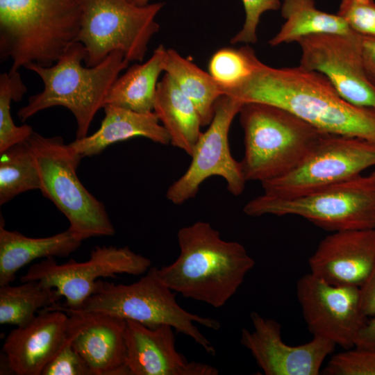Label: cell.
Returning a JSON list of instances; mask_svg holds the SVG:
<instances>
[{"label":"cell","mask_w":375,"mask_h":375,"mask_svg":"<svg viewBox=\"0 0 375 375\" xmlns=\"http://www.w3.org/2000/svg\"><path fill=\"white\" fill-rule=\"evenodd\" d=\"M0 154V205L23 192L40 189L38 169L27 140Z\"/></svg>","instance_id":"cell-27"},{"label":"cell","mask_w":375,"mask_h":375,"mask_svg":"<svg viewBox=\"0 0 375 375\" xmlns=\"http://www.w3.org/2000/svg\"><path fill=\"white\" fill-rule=\"evenodd\" d=\"M281 10L285 22L278 33L269 41L272 47L297 42L303 37L313 34L351 35L356 33L338 14L318 10L314 0H283Z\"/></svg>","instance_id":"cell-24"},{"label":"cell","mask_w":375,"mask_h":375,"mask_svg":"<svg viewBox=\"0 0 375 375\" xmlns=\"http://www.w3.org/2000/svg\"><path fill=\"white\" fill-rule=\"evenodd\" d=\"M224 95L243 103L276 106L324 132L375 143V108L350 103L323 74L299 65L274 68L262 62L247 81Z\"/></svg>","instance_id":"cell-1"},{"label":"cell","mask_w":375,"mask_h":375,"mask_svg":"<svg viewBox=\"0 0 375 375\" xmlns=\"http://www.w3.org/2000/svg\"><path fill=\"white\" fill-rule=\"evenodd\" d=\"M72 340L44 367L41 375H93L72 345Z\"/></svg>","instance_id":"cell-33"},{"label":"cell","mask_w":375,"mask_h":375,"mask_svg":"<svg viewBox=\"0 0 375 375\" xmlns=\"http://www.w3.org/2000/svg\"><path fill=\"white\" fill-rule=\"evenodd\" d=\"M243 212L250 217L299 216L332 232L375 228V178L360 175L289 199L262 194L248 201Z\"/></svg>","instance_id":"cell-8"},{"label":"cell","mask_w":375,"mask_h":375,"mask_svg":"<svg viewBox=\"0 0 375 375\" xmlns=\"http://www.w3.org/2000/svg\"><path fill=\"white\" fill-rule=\"evenodd\" d=\"M297 42L302 52L299 66L323 74L350 103L375 108V86L362 65L360 34H313Z\"/></svg>","instance_id":"cell-14"},{"label":"cell","mask_w":375,"mask_h":375,"mask_svg":"<svg viewBox=\"0 0 375 375\" xmlns=\"http://www.w3.org/2000/svg\"><path fill=\"white\" fill-rule=\"evenodd\" d=\"M19 285L0 286V324L22 327L30 323L40 310L58 302L61 297L55 289L38 281L21 282Z\"/></svg>","instance_id":"cell-26"},{"label":"cell","mask_w":375,"mask_h":375,"mask_svg":"<svg viewBox=\"0 0 375 375\" xmlns=\"http://www.w3.org/2000/svg\"><path fill=\"white\" fill-rule=\"evenodd\" d=\"M82 21L81 0H0V58L10 71L29 63L49 67L75 42Z\"/></svg>","instance_id":"cell-3"},{"label":"cell","mask_w":375,"mask_h":375,"mask_svg":"<svg viewBox=\"0 0 375 375\" xmlns=\"http://www.w3.org/2000/svg\"><path fill=\"white\" fill-rule=\"evenodd\" d=\"M242 104L228 95L217 99L213 118L197 142L188 168L167 190L166 197L170 202L181 205L194 198L200 185L215 176L224 178L231 194L238 196L244 192L247 181L240 162L233 157L228 142L231 124Z\"/></svg>","instance_id":"cell-12"},{"label":"cell","mask_w":375,"mask_h":375,"mask_svg":"<svg viewBox=\"0 0 375 375\" xmlns=\"http://www.w3.org/2000/svg\"><path fill=\"white\" fill-rule=\"evenodd\" d=\"M174 329L167 325L149 328L126 320L128 375H217L212 365L188 360L176 349Z\"/></svg>","instance_id":"cell-18"},{"label":"cell","mask_w":375,"mask_h":375,"mask_svg":"<svg viewBox=\"0 0 375 375\" xmlns=\"http://www.w3.org/2000/svg\"><path fill=\"white\" fill-rule=\"evenodd\" d=\"M326 375H375V349L353 347L333 355L322 370Z\"/></svg>","instance_id":"cell-30"},{"label":"cell","mask_w":375,"mask_h":375,"mask_svg":"<svg viewBox=\"0 0 375 375\" xmlns=\"http://www.w3.org/2000/svg\"><path fill=\"white\" fill-rule=\"evenodd\" d=\"M297 297L309 331L345 349L354 347L369 319L362 310L360 288L329 284L310 272L297 283Z\"/></svg>","instance_id":"cell-13"},{"label":"cell","mask_w":375,"mask_h":375,"mask_svg":"<svg viewBox=\"0 0 375 375\" xmlns=\"http://www.w3.org/2000/svg\"><path fill=\"white\" fill-rule=\"evenodd\" d=\"M308 265L312 274L329 284L360 288L375 265V228L333 232Z\"/></svg>","instance_id":"cell-17"},{"label":"cell","mask_w":375,"mask_h":375,"mask_svg":"<svg viewBox=\"0 0 375 375\" xmlns=\"http://www.w3.org/2000/svg\"><path fill=\"white\" fill-rule=\"evenodd\" d=\"M360 305L369 318L375 315V265L367 280L360 288Z\"/></svg>","instance_id":"cell-34"},{"label":"cell","mask_w":375,"mask_h":375,"mask_svg":"<svg viewBox=\"0 0 375 375\" xmlns=\"http://www.w3.org/2000/svg\"><path fill=\"white\" fill-rule=\"evenodd\" d=\"M354 347L362 349H375V315L369 318L360 330Z\"/></svg>","instance_id":"cell-36"},{"label":"cell","mask_w":375,"mask_h":375,"mask_svg":"<svg viewBox=\"0 0 375 375\" xmlns=\"http://www.w3.org/2000/svg\"><path fill=\"white\" fill-rule=\"evenodd\" d=\"M131 3L140 6H144L147 4H149V0H129Z\"/></svg>","instance_id":"cell-37"},{"label":"cell","mask_w":375,"mask_h":375,"mask_svg":"<svg viewBox=\"0 0 375 375\" xmlns=\"http://www.w3.org/2000/svg\"><path fill=\"white\" fill-rule=\"evenodd\" d=\"M374 165L375 143L327 133L294 169L261 183L262 194L276 199L302 196L358 176Z\"/></svg>","instance_id":"cell-10"},{"label":"cell","mask_w":375,"mask_h":375,"mask_svg":"<svg viewBox=\"0 0 375 375\" xmlns=\"http://www.w3.org/2000/svg\"><path fill=\"white\" fill-rule=\"evenodd\" d=\"M371 175L375 178V171H374Z\"/></svg>","instance_id":"cell-38"},{"label":"cell","mask_w":375,"mask_h":375,"mask_svg":"<svg viewBox=\"0 0 375 375\" xmlns=\"http://www.w3.org/2000/svg\"><path fill=\"white\" fill-rule=\"evenodd\" d=\"M337 14L356 33L375 37L374 0H342Z\"/></svg>","instance_id":"cell-31"},{"label":"cell","mask_w":375,"mask_h":375,"mask_svg":"<svg viewBox=\"0 0 375 375\" xmlns=\"http://www.w3.org/2000/svg\"><path fill=\"white\" fill-rule=\"evenodd\" d=\"M80 313L52 306L40 310L27 325L12 329L2 348L3 366L17 375H41L44 367L78 331Z\"/></svg>","instance_id":"cell-15"},{"label":"cell","mask_w":375,"mask_h":375,"mask_svg":"<svg viewBox=\"0 0 375 375\" xmlns=\"http://www.w3.org/2000/svg\"><path fill=\"white\" fill-rule=\"evenodd\" d=\"M245 10V21L242 28L231 40L232 44L256 43L257 27L261 15L269 10L281 8L279 0H242Z\"/></svg>","instance_id":"cell-32"},{"label":"cell","mask_w":375,"mask_h":375,"mask_svg":"<svg viewBox=\"0 0 375 375\" xmlns=\"http://www.w3.org/2000/svg\"><path fill=\"white\" fill-rule=\"evenodd\" d=\"M253 330L242 328L240 342L266 375H318L336 344L313 336L305 344L292 346L281 338V324L256 312L250 314Z\"/></svg>","instance_id":"cell-16"},{"label":"cell","mask_w":375,"mask_h":375,"mask_svg":"<svg viewBox=\"0 0 375 375\" xmlns=\"http://www.w3.org/2000/svg\"><path fill=\"white\" fill-rule=\"evenodd\" d=\"M177 239L178 256L158 268L160 278L174 292L214 308L227 303L255 265L242 244L223 240L209 222L181 228Z\"/></svg>","instance_id":"cell-2"},{"label":"cell","mask_w":375,"mask_h":375,"mask_svg":"<svg viewBox=\"0 0 375 375\" xmlns=\"http://www.w3.org/2000/svg\"><path fill=\"white\" fill-rule=\"evenodd\" d=\"M170 138V144L190 156L203 126L193 103L167 74L158 81L153 110Z\"/></svg>","instance_id":"cell-22"},{"label":"cell","mask_w":375,"mask_h":375,"mask_svg":"<svg viewBox=\"0 0 375 375\" xmlns=\"http://www.w3.org/2000/svg\"><path fill=\"white\" fill-rule=\"evenodd\" d=\"M261 63L249 46L224 47L211 56L208 73L221 86L224 95L247 81Z\"/></svg>","instance_id":"cell-28"},{"label":"cell","mask_w":375,"mask_h":375,"mask_svg":"<svg viewBox=\"0 0 375 375\" xmlns=\"http://www.w3.org/2000/svg\"><path fill=\"white\" fill-rule=\"evenodd\" d=\"M86 51L80 42H74L51 66L35 63L24 66L36 73L44 83L43 90L29 97L17 115L22 122L53 106H63L74 115L76 138L87 136L97 111L103 108L108 92L129 61L119 51L111 52L101 62L83 67Z\"/></svg>","instance_id":"cell-4"},{"label":"cell","mask_w":375,"mask_h":375,"mask_svg":"<svg viewBox=\"0 0 375 375\" xmlns=\"http://www.w3.org/2000/svg\"><path fill=\"white\" fill-rule=\"evenodd\" d=\"M82 240L69 229L40 238L0 226V286L10 284L17 272L38 258L67 257L75 251Z\"/></svg>","instance_id":"cell-21"},{"label":"cell","mask_w":375,"mask_h":375,"mask_svg":"<svg viewBox=\"0 0 375 375\" xmlns=\"http://www.w3.org/2000/svg\"><path fill=\"white\" fill-rule=\"evenodd\" d=\"M164 72L193 103L203 126H208L214 116L215 105L224 95L221 86L212 76L173 49H167Z\"/></svg>","instance_id":"cell-25"},{"label":"cell","mask_w":375,"mask_h":375,"mask_svg":"<svg viewBox=\"0 0 375 375\" xmlns=\"http://www.w3.org/2000/svg\"><path fill=\"white\" fill-rule=\"evenodd\" d=\"M34 156L42 194L67 217L81 240L115 233L104 205L83 185L76 169L83 158L60 136L34 132L27 140Z\"/></svg>","instance_id":"cell-7"},{"label":"cell","mask_w":375,"mask_h":375,"mask_svg":"<svg viewBox=\"0 0 375 375\" xmlns=\"http://www.w3.org/2000/svg\"><path fill=\"white\" fill-rule=\"evenodd\" d=\"M82 21L77 42L86 51L84 62L93 67L119 51L129 62H141L151 38L159 31L156 17L164 2L137 6L129 0H81Z\"/></svg>","instance_id":"cell-9"},{"label":"cell","mask_w":375,"mask_h":375,"mask_svg":"<svg viewBox=\"0 0 375 375\" xmlns=\"http://www.w3.org/2000/svg\"><path fill=\"white\" fill-rule=\"evenodd\" d=\"M167 50L160 44L147 61L132 65L118 77L108 92L104 106L110 104L142 113L153 112Z\"/></svg>","instance_id":"cell-23"},{"label":"cell","mask_w":375,"mask_h":375,"mask_svg":"<svg viewBox=\"0 0 375 375\" xmlns=\"http://www.w3.org/2000/svg\"><path fill=\"white\" fill-rule=\"evenodd\" d=\"M80 314L81 326L72 343L93 375H128L126 320L101 312Z\"/></svg>","instance_id":"cell-19"},{"label":"cell","mask_w":375,"mask_h":375,"mask_svg":"<svg viewBox=\"0 0 375 375\" xmlns=\"http://www.w3.org/2000/svg\"><path fill=\"white\" fill-rule=\"evenodd\" d=\"M151 267L148 258L128 247H96L85 262L70 259L58 264L54 257L42 259L32 265L20 281H38L55 289L65 303L54 305L62 310H76L94 292L101 278H116L117 274L140 275Z\"/></svg>","instance_id":"cell-11"},{"label":"cell","mask_w":375,"mask_h":375,"mask_svg":"<svg viewBox=\"0 0 375 375\" xmlns=\"http://www.w3.org/2000/svg\"><path fill=\"white\" fill-rule=\"evenodd\" d=\"M361 56L365 73L375 86V37L361 35Z\"/></svg>","instance_id":"cell-35"},{"label":"cell","mask_w":375,"mask_h":375,"mask_svg":"<svg viewBox=\"0 0 375 375\" xmlns=\"http://www.w3.org/2000/svg\"><path fill=\"white\" fill-rule=\"evenodd\" d=\"M58 309L67 313L108 314L152 328L170 326L177 333L192 338L208 353H216L212 344L195 324L219 330L220 322L183 309L176 299L175 292L160 278L156 267H151L142 277L131 284H115L99 279L94 292L80 308Z\"/></svg>","instance_id":"cell-6"},{"label":"cell","mask_w":375,"mask_h":375,"mask_svg":"<svg viewBox=\"0 0 375 375\" xmlns=\"http://www.w3.org/2000/svg\"><path fill=\"white\" fill-rule=\"evenodd\" d=\"M239 115L244 144L240 162L247 182L262 183L288 174L328 133L268 103H244Z\"/></svg>","instance_id":"cell-5"},{"label":"cell","mask_w":375,"mask_h":375,"mask_svg":"<svg viewBox=\"0 0 375 375\" xmlns=\"http://www.w3.org/2000/svg\"><path fill=\"white\" fill-rule=\"evenodd\" d=\"M26 90L18 71H9L0 75V153L26 141L33 133L28 124L17 126L10 114L11 101H20Z\"/></svg>","instance_id":"cell-29"},{"label":"cell","mask_w":375,"mask_h":375,"mask_svg":"<svg viewBox=\"0 0 375 375\" xmlns=\"http://www.w3.org/2000/svg\"><path fill=\"white\" fill-rule=\"evenodd\" d=\"M99 128L93 134L76 138L68 144L82 158L101 153L108 146L136 137H143L162 145L170 144V138L155 112H138L107 104Z\"/></svg>","instance_id":"cell-20"}]
</instances>
